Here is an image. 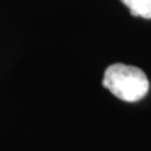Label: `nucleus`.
<instances>
[{"mask_svg":"<svg viewBox=\"0 0 151 151\" xmlns=\"http://www.w3.org/2000/svg\"><path fill=\"white\" fill-rule=\"evenodd\" d=\"M103 87L126 102H136L149 92V79L137 67L116 63L110 65L103 76Z\"/></svg>","mask_w":151,"mask_h":151,"instance_id":"f257e3e1","label":"nucleus"},{"mask_svg":"<svg viewBox=\"0 0 151 151\" xmlns=\"http://www.w3.org/2000/svg\"><path fill=\"white\" fill-rule=\"evenodd\" d=\"M134 17L151 19V0H121Z\"/></svg>","mask_w":151,"mask_h":151,"instance_id":"f03ea898","label":"nucleus"}]
</instances>
